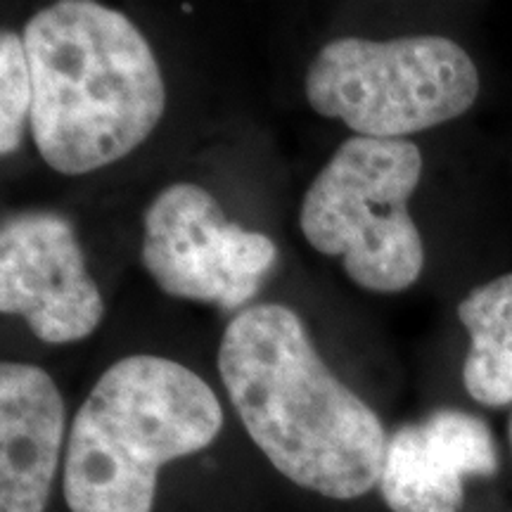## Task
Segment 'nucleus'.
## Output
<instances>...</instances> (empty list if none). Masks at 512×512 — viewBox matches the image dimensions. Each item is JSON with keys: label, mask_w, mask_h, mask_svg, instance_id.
Masks as SVG:
<instances>
[{"label": "nucleus", "mask_w": 512, "mask_h": 512, "mask_svg": "<svg viewBox=\"0 0 512 512\" xmlns=\"http://www.w3.org/2000/svg\"><path fill=\"white\" fill-rule=\"evenodd\" d=\"M510 441H512V420H510Z\"/></svg>", "instance_id": "nucleus-12"}, {"label": "nucleus", "mask_w": 512, "mask_h": 512, "mask_svg": "<svg viewBox=\"0 0 512 512\" xmlns=\"http://www.w3.org/2000/svg\"><path fill=\"white\" fill-rule=\"evenodd\" d=\"M479 95V72L456 41L401 36L337 38L306 72L311 110L344 121L356 136L406 140L463 117Z\"/></svg>", "instance_id": "nucleus-5"}, {"label": "nucleus", "mask_w": 512, "mask_h": 512, "mask_svg": "<svg viewBox=\"0 0 512 512\" xmlns=\"http://www.w3.org/2000/svg\"><path fill=\"white\" fill-rule=\"evenodd\" d=\"M24 46L29 128L50 169L83 176L119 162L164 117L162 69L124 12L93 0L53 3L29 19Z\"/></svg>", "instance_id": "nucleus-2"}, {"label": "nucleus", "mask_w": 512, "mask_h": 512, "mask_svg": "<svg viewBox=\"0 0 512 512\" xmlns=\"http://www.w3.org/2000/svg\"><path fill=\"white\" fill-rule=\"evenodd\" d=\"M143 266L176 299L238 311L259 292L278 259L264 233L226 219L197 183H174L143 216Z\"/></svg>", "instance_id": "nucleus-6"}, {"label": "nucleus", "mask_w": 512, "mask_h": 512, "mask_svg": "<svg viewBox=\"0 0 512 512\" xmlns=\"http://www.w3.org/2000/svg\"><path fill=\"white\" fill-rule=\"evenodd\" d=\"M214 389L164 356L133 354L100 375L72 422L64 501L72 512H152L159 467L219 437Z\"/></svg>", "instance_id": "nucleus-3"}, {"label": "nucleus", "mask_w": 512, "mask_h": 512, "mask_svg": "<svg viewBox=\"0 0 512 512\" xmlns=\"http://www.w3.org/2000/svg\"><path fill=\"white\" fill-rule=\"evenodd\" d=\"M458 318L470 335L463 363L467 394L489 408L512 403V273L467 292Z\"/></svg>", "instance_id": "nucleus-10"}, {"label": "nucleus", "mask_w": 512, "mask_h": 512, "mask_svg": "<svg viewBox=\"0 0 512 512\" xmlns=\"http://www.w3.org/2000/svg\"><path fill=\"white\" fill-rule=\"evenodd\" d=\"M498 465L496 439L482 418L439 408L389 437L377 486L392 512H460L465 479L494 477Z\"/></svg>", "instance_id": "nucleus-8"}, {"label": "nucleus", "mask_w": 512, "mask_h": 512, "mask_svg": "<svg viewBox=\"0 0 512 512\" xmlns=\"http://www.w3.org/2000/svg\"><path fill=\"white\" fill-rule=\"evenodd\" d=\"M64 401L46 370L0 366V512H43L60 465Z\"/></svg>", "instance_id": "nucleus-9"}, {"label": "nucleus", "mask_w": 512, "mask_h": 512, "mask_svg": "<svg viewBox=\"0 0 512 512\" xmlns=\"http://www.w3.org/2000/svg\"><path fill=\"white\" fill-rule=\"evenodd\" d=\"M34 86L24 36L5 29L0 34V152L19 150L31 119Z\"/></svg>", "instance_id": "nucleus-11"}, {"label": "nucleus", "mask_w": 512, "mask_h": 512, "mask_svg": "<svg viewBox=\"0 0 512 512\" xmlns=\"http://www.w3.org/2000/svg\"><path fill=\"white\" fill-rule=\"evenodd\" d=\"M420 176L422 152L411 140H344L304 195L299 228L306 242L339 256L363 290H408L425 266V245L408 211Z\"/></svg>", "instance_id": "nucleus-4"}, {"label": "nucleus", "mask_w": 512, "mask_h": 512, "mask_svg": "<svg viewBox=\"0 0 512 512\" xmlns=\"http://www.w3.org/2000/svg\"><path fill=\"white\" fill-rule=\"evenodd\" d=\"M0 311L24 318L48 344L81 342L98 328L105 302L64 216L34 209L3 221Z\"/></svg>", "instance_id": "nucleus-7"}, {"label": "nucleus", "mask_w": 512, "mask_h": 512, "mask_svg": "<svg viewBox=\"0 0 512 512\" xmlns=\"http://www.w3.org/2000/svg\"><path fill=\"white\" fill-rule=\"evenodd\" d=\"M219 370L247 434L280 475L335 501L380 484L389 441L380 418L325 366L292 309L240 311L223 332Z\"/></svg>", "instance_id": "nucleus-1"}]
</instances>
